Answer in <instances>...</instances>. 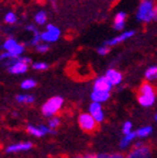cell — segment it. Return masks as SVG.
I'll list each match as a JSON object with an SVG mask.
<instances>
[{"label": "cell", "instance_id": "1", "mask_svg": "<svg viewBox=\"0 0 157 158\" xmlns=\"http://www.w3.org/2000/svg\"><path fill=\"white\" fill-rule=\"evenodd\" d=\"M138 103L143 106H151L154 104L156 100V90L154 86H152L148 82H144L141 85L138 89Z\"/></svg>", "mask_w": 157, "mask_h": 158}, {"label": "cell", "instance_id": "2", "mask_svg": "<svg viewBox=\"0 0 157 158\" xmlns=\"http://www.w3.org/2000/svg\"><path fill=\"white\" fill-rule=\"evenodd\" d=\"M138 19L143 22L157 20V7H154L153 0H142L138 7Z\"/></svg>", "mask_w": 157, "mask_h": 158}, {"label": "cell", "instance_id": "3", "mask_svg": "<svg viewBox=\"0 0 157 158\" xmlns=\"http://www.w3.org/2000/svg\"><path fill=\"white\" fill-rule=\"evenodd\" d=\"M63 103H64V99L62 98V97H53V98L49 99L43 104V106H42V113H43L44 116H53L61 110V108L63 106Z\"/></svg>", "mask_w": 157, "mask_h": 158}, {"label": "cell", "instance_id": "4", "mask_svg": "<svg viewBox=\"0 0 157 158\" xmlns=\"http://www.w3.org/2000/svg\"><path fill=\"white\" fill-rule=\"evenodd\" d=\"M97 123L98 122L93 118L90 113H81L78 116V125L83 131L90 133L97 130Z\"/></svg>", "mask_w": 157, "mask_h": 158}, {"label": "cell", "instance_id": "5", "mask_svg": "<svg viewBox=\"0 0 157 158\" xmlns=\"http://www.w3.org/2000/svg\"><path fill=\"white\" fill-rule=\"evenodd\" d=\"M2 47L5 48L6 52H9L13 57H19L22 55V53L24 52V46L15 41V39H8L5 43H3Z\"/></svg>", "mask_w": 157, "mask_h": 158}, {"label": "cell", "instance_id": "6", "mask_svg": "<svg viewBox=\"0 0 157 158\" xmlns=\"http://www.w3.org/2000/svg\"><path fill=\"white\" fill-rule=\"evenodd\" d=\"M112 85L110 84L106 76L99 77L98 79H96V81L93 84V91H107L110 92Z\"/></svg>", "mask_w": 157, "mask_h": 158}, {"label": "cell", "instance_id": "7", "mask_svg": "<svg viewBox=\"0 0 157 158\" xmlns=\"http://www.w3.org/2000/svg\"><path fill=\"white\" fill-rule=\"evenodd\" d=\"M89 113L93 116V118L96 120L98 123L102 122L104 120V113L102 111V108H101V104L98 102H92L89 106Z\"/></svg>", "mask_w": 157, "mask_h": 158}, {"label": "cell", "instance_id": "8", "mask_svg": "<svg viewBox=\"0 0 157 158\" xmlns=\"http://www.w3.org/2000/svg\"><path fill=\"white\" fill-rule=\"evenodd\" d=\"M151 156V148L147 146H142V147L134 148L125 158H148Z\"/></svg>", "mask_w": 157, "mask_h": 158}, {"label": "cell", "instance_id": "9", "mask_svg": "<svg viewBox=\"0 0 157 158\" xmlns=\"http://www.w3.org/2000/svg\"><path fill=\"white\" fill-rule=\"evenodd\" d=\"M32 147H33V144L31 143V142L13 144V145L8 146L7 153H19V152H27V151H30Z\"/></svg>", "mask_w": 157, "mask_h": 158}, {"label": "cell", "instance_id": "10", "mask_svg": "<svg viewBox=\"0 0 157 158\" xmlns=\"http://www.w3.org/2000/svg\"><path fill=\"white\" fill-rule=\"evenodd\" d=\"M134 33H135L134 31H126V32L122 33L121 35H118V36L113 37V39L107 41L106 45H108V46H112V45L120 44L121 42H124L125 40H128V39H130L131 36H133V35H134Z\"/></svg>", "mask_w": 157, "mask_h": 158}, {"label": "cell", "instance_id": "11", "mask_svg": "<svg viewBox=\"0 0 157 158\" xmlns=\"http://www.w3.org/2000/svg\"><path fill=\"white\" fill-rule=\"evenodd\" d=\"M106 77L112 86H117L122 81V74L116 70V69H109L106 73Z\"/></svg>", "mask_w": 157, "mask_h": 158}, {"label": "cell", "instance_id": "12", "mask_svg": "<svg viewBox=\"0 0 157 158\" xmlns=\"http://www.w3.org/2000/svg\"><path fill=\"white\" fill-rule=\"evenodd\" d=\"M125 19H126V15L124 12H119L114 17V21H113V27L114 29L118 30V31H121L123 30L125 25Z\"/></svg>", "mask_w": 157, "mask_h": 158}, {"label": "cell", "instance_id": "13", "mask_svg": "<svg viewBox=\"0 0 157 158\" xmlns=\"http://www.w3.org/2000/svg\"><path fill=\"white\" fill-rule=\"evenodd\" d=\"M109 98H110V92H107V91H93L92 94H91L92 101L98 102V103L107 101Z\"/></svg>", "mask_w": 157, "mask_h": 158}, {"label": "cell", "instance_id": "14", "mask_svg": "<svg viewBox=\"0 0 157 158\" xmlns=\"http://www.w3.org/2000/svg\"><path fill=\"white\" fill-rule=\"evenodd\" d=\"M135 137H138V136H136V132H131V133H129V134H125V136L122 138V141H121V143H120V147L121 148L128 147V146L132 143V141H134Z\"/></svg>", "mask_w": 157, "mask_h": 158}, {"label": "cell", "instance_id": "15", "mask_svg": "<svg viewBox=\"0 0 157 158\" xmlns=\"http://www.w3.org/2000/svg\"><path fill=\"white\" fill-rule=\"evenodd\" d=\"M58 37H59L58 35L49 32V31H45V32L41 33V39H42V41H44V42H49V43L56 42L57 40H58Z\"/></svg>", "mask_w": 157, "mask_h": 158}, {"label": "cell", "instance_id": "16", "mask_svg": "<svg viewBox=\"0 0 157 158\" xmlns=\"http://www.w3.org/2000/svg\"><path fill=\"white\" fill-rule=\"evenodd\" d=\"M145 78L147 79L148 81L151 80H156L157 79V66H152L146 70L145 73Z\"/></svg>", "mask_w": 157, "mask_h": 158}, {"label": "cell", "instance_id": "17", "mask_svg": "<svg viewBox=\"0 0 157 158\" xmlns=\"http://www.w3.org/2000/svg\"><path fill=\"white\" fill-rule=\"evenodd\" d=\"M15 99L20 103H32L34 101V97L31 94H19Z\"/></svg>", "mask_w": 157, "mask_h": 158}, {"label": "cell", "instance_id": "18", "mask_svg": "<svg viewBox=\"0 0 157 158\" xmlns=\"http://www.w3.org/2000/svg\"><path fill=\"white\" fill-rule=\"evenodd\" d=\"M153 128L152 126H144V127L140 128V130H138L136 132V136L140 138H143V137H146V136H148L151 133H152Z\"/></svg>", "mask_w": 157, "mask_h": 158}, {"label": "cell", "instance_id": "19", "mask_svg": "<svg viewBox=\"0 0 157 158\" xmlns=\"http://www.w3.org/2000/svg\"><path fill=\"white\" fill-rule=\"evenodd\" d=\"M27 131L29 132L31 135L36 136V137H42V136L44 135V134H43V132L40 130V127H36V126H33V125H28L27 126Z\"/></svg>", "mask_w": 157, "mask_h": 158}, {"label": "cell", "instance_id": "20", "mask_svg": "<svg viewBox=\"0 0 157 158\" xmlns=\"http://www.w3.org/2000/svg\"><path fill=\"white\" fill-rule=\"evenodd\" d=\"M35 22L37 23V24L40 25H43L45 22H46V20H47V15L44 12V11H40V12H37L36 15H35Z\"/></svg>", "mask_w": 157, "mask_h": 158}, {"label": "cell", "instance_id": "21", "mask_svg": "<svg viewBox=\"0 0 157 158\" xmlns=\"http://www.w3.org/2000/svg\"><path fill=\"white\" fill-rule=\"evenodd\" d=\"M36 86V81L33 79H25L24 81H22L21 84V88L23 89H32Z\"/></svg>", "mask_w": 157, "mask_h": 158}, {"label": "cell", "instance_id": "22", "mask_svg": "<svg viewBox=\"0 0 157 158\" xmlns=\"http://www.w3.org/2000/svg\"><path fill=\"white\" fill-rule=\"evenodd\" d=\"M17 15H15L13 12H8L6 15V18H5V21L8 23V24H13V23L17 22Z\"/></svg>", "mask_w": 157, "mask_h": 158}, {"label": "cell", "instance_id": "23", "mask_svg": "<svg viewBox=\"0 0 157 158\" xmlns=\"http://www.w3.org/2000/svg\"><path fill=\"white\" fill-rule=\"evenodd\" d=\"M59 123H61V120H59L58 118H56V116H52L49 121V126L53 130V128L58 127Z\"/></svg>", "mask_w": 157, "mask_h": 158}, {"label": "cell", "instance_id": "24", "mask_svg": "<svg viewBox=\"0 0 157 158\" xmlns=\"http://www.w3.org/2000/svg\"><path fill=\"white\" fill-rule=\"evenodd\" d=\"M32 67L35 70H45V69L49 68V65L44 62H37V63H34V64L32 65Z\"/></svg>", "mask_w": 157, "mask_h": 158}, {"label": "cell", "instance_id": "25", "mask_svg": "<svg viewBox=\"0 0 157 158\" xmlns=\"http://www.w3.org/2000/svg\"><path fill=\"white\" fill-rule=\"evenodd\" d=\"M96 158H124L121 154H99Z\"/></svg>", "mask_w": 157, "mask_h": 158}, {"label": "cell", "instance_id": "26", "mask_svg": "<svg viewBox=\"0 0 157 158\" xmlns=\"http://www.w3.org/2000/svg\"><path fill=\"white\" fill-rule=\"evenodd\" d=\"M46 31H49V32H52V33H54V34H56V35H61V30L58 29L57 27H55V25H53V24H49L46 27Z\"/></svg>", "mask_w": 157, "mask_h": 158}, {"label": "cell", "instance_id": "27", "mask_svg": "<svg viewBox=\"0 0 157 158\" xmlns=\"http://www.w3.org/2000/svg\"><path fill=\"white\" fill-rule=\"evenodd\" d=\"M97 52H98L99 55H107L109 52H110V48H109L108 45H103V46H100L97 48Z\"/></svg>", "mask_w": 157, "mask_h": 158}, {"label": "cell", "instance_id": "28", "mask_svg": "<svg viewBox=\"0 0 157 158\" xmlns=\"http://www.w3.org/2000/svg\"><path fill=\"white\" fill-rule=\"evenodd\" d=\"M35 48L39 53H46L49 49V46L47 44H37Z\"/></svg>", "mask_w": 157, "mask_h": 158}, {"label": "cell", "instance_id": "29", "mask_svg": "<svg viewBox=\"0 0 157 158\" xmlns=\"http://www.w3.org/2000/svg\"><path fill=\"white\" fill-rule=\"evenodd\" d=\"M122 131H123V133H124V134L131 133V132H132V123H131L130 121L125 122L124 125H123V127H122Z\"/></svg>", "mask_w": 157, "mask_h": 158}, {"label": "cell", "instance_id": "30", "mask_svg": "<svg viewBox=\"0 0 157 158\" xmlns=\"http://www.w3.org/2000/svg\"><path fill=\"white\" fill-rule=\"evenodd\" d=\"M40 41H42V39H41V34H35L34 35V37L32 39V41H31V44H33V45H35L36 46L37 44H40Z\"/></svg>", "mask_w": 157, "mask_h": 158}, {"label": "cell", "instance_id": "31", "mask_svg": "<svg viewBox=\"0 0 157 158\" xmlns=\"http://www.w3.org/2000/svg\"><path fill=\"white\" fill-rule=\"evenodd\" d=\"M97 155L95 154H83V155H79L77 156V158H96Z\"/></svg>", "mask_w": 157, "mask_h": 158}, {"label": "cell", "instance_id": "32", "mask_svg": "<svg viewBox=\"0 0 157 158\" xmlns=\"http://www.w3.org/2000/svg\"><path fill=\"white\" fill-rule=\"evenodd\" d=\"M27 29H28V31H31V32H32L34 35H35V34H39V32H37V30L35 29V27H33V25H28Z\"/></svg>", "mask_w": 157, "mask_h": 158}, {"label": "cell", "instance_id": "33", "mask_svg": "<svg viewBox=\"0 0 157 158\" xmlns=\"http://www.w3.org/2000/svg\"><path fill=\"white\" fill-rule=\"evenodd\" d=\"M155 120H156V121H157V114H156V116H155Z\"/></svg>", "mask_w": 157, "mask_h": 158}]
</instances>
